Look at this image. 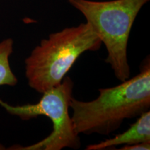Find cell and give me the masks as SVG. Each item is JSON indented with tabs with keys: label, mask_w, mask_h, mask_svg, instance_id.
I'll return each instance as SVG.
<instances>
[{
	"label": "cell",
	"mask_w": 150,
	"mask_h": 150,
	"mask_svg": "<svg viewBox=\"0 0 150 150\" xmlns=\"http://www.w3.org/2000/svg\"><path fill=\"white\" fill-rule=\"evenodd\" d=\"M120 150H149L150 142H143L140 143L134 144V145H125Z\"/></svg>",
	"instance_id": "52a82bcc"
},
{
	"label": "cell",
	"mask_w": 150,
	"mask_h": 150,
	"mask_svg": "<svg viewBox=\"0 0 150 150\" xmlns=\"http://www.w3.org/2000/svg\"><path fill=\"white\" fill-rule=\"evenodd\" d=\"M150 142V111H146L138 117V120L126 131L116 135L99 143L89 145L86 150L108 149L120 145H134Z\"/></svg>",
	"instance_id": "5b68a950"
},
{
	"label": "cell",
	"mask_w": 150,
	"mask_h": 150,
	"mask_svg": "<svg viewBox=\"0 0 150 150\" xmlns=\"http://www.w3.org/2000/svg\"><path fill=\"white\" fill-rule=\"evenodd\" d=\"M2 149H6V148L3 145H1V144L0 143V150H2Z\"/></svg>",
	"instance_id": "ba28073f"
},
{
	"label": "cell",
	"mask_w": 150,
	"mask_h": 150,
	"mask_svg": "<svg viewBox=\"0 0 150 150\" xmlns=\"http://www.w3.org/2000/svg\"><path fill=\"white\" fill-rule=\"evenodd\" d=\"M99 92V97L90 102L72 97L69 102L73 127L79 135L109 136L125 120L138 117L149 110V59L142 63L140 72L134 77Z\"/></svg>",
	"instance_id": "6da1fadb"
},
{
	"label": "cell",
	"mask_w": 150,
	"mask_h": 150,
	"mask_svg": "<svg viewBox=\"0 0 150 150\" xmlns=\"http://www.w3.org/2000/svg\"><path fill=\"white\" fill-rule=\"evenodd\" d=\"M83 15L106 47L105 62L120 81L130 78L127 45L131 30L142 7L149 0H67Z\"/></svg>",
	"instance_id": "3957f363"
},
{
	"label": "cell",
	"mask_w": 150,
	"mask_h": 150,
	"mask_svg": "<svg viewBox=\"0 0 150 150\" xmlns=\"http://www.w3.org/2000/svg\"><path fill=\"white\" fill-rule=\"evenodd\" d=\"M102 42L88 23L68 27L42 39L24 61L29 87L39 93L59 86L79 57Z\"/></svg>",
	"instance_id": "7a4b0ae2"
},
{
	"label": "cell",
	"mask_w": 150,
	"mask_h": 150,
	"mask_svg": "<svg viewBox=\"0 0 150 150\" xmlns=\"http://www.w3.org/2000/svg\"><path fill=\"white\" fill-rule=\"evenodd\" d=\"M14 42L6 38L0 42V86H15L18 79L11 68L9 58L13 52Z\"/></svg>",
	"instance_id": "8992f818"
},
{
	"label": "cell",
	"mask_w": 150,
	"mask_h": 150,
	"mask_svg": "<svg viewBox=\"0 0 150 150\" xmlns=\"http://www.w3.org/2000/svg\"><path fill=\"white\" fill-rule=\"evenodd\" d=\"M74 82L65 76L59 86L42 94L36 104L13 106L0 99V106L10 115L19 117L22 120H29L45 115L52 121L53 129L47 137L27 147L13 146L8 149L17 150H61L64 148L79 149L81 138L73 127L69 114V102L72 97Z\"/></svg>",
	"instance_id": "277c9868"
}]
</instances>
